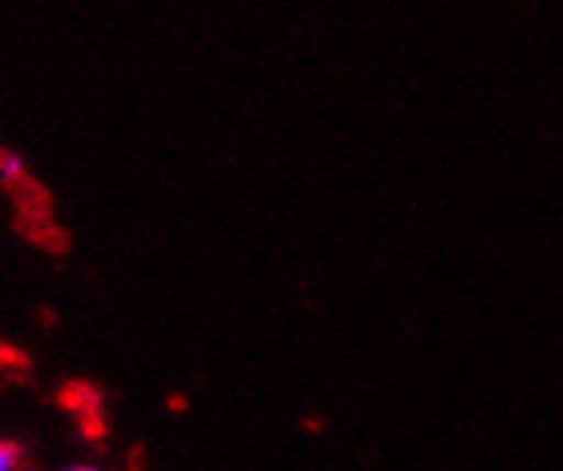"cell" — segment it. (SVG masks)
<instances>
[{
	"instance_id": "cell-2",
	"label": "cell",
	"mask_w": 563,
	"mask_h": 471,
	"mask_svg": "<svg viewBox=\"0 0 563 471\" xmlns=\"http://www.w3.org/2000/svg\"><path fill=\"white\" fill-rule=\"evenodd\" d=\"M18 468V451L11 445H0V471H14Z\"/></svg>"
},
{
	"instance_id": "cell-1",
	"label": "cell",
	"mask_w": 563,
	"mask_h": 471,
	"mask_svg": "<svg viewBox=\"0 0 563 471\" xmlns=\"http://www.w3.org/2000/svg\"><path fill=\"white\" fill-rule=\"evenodd\" d=\"M24 175H27V167L18 154H11V151L0 154V182L18 185V182H24Z\"/></svg>"
},
{
	"instance_id": "cell-3",
	"label": "cell",
	"mask_w": 563,
	"mask_h": 471,
	"mask_svg": "<svg viewBox=\"0 0 563 471\" xmlns=\"http://www.w3.org/2000/svg\"><path fill=\"white\" fill-rule=\"evenodd\" d=\"M62 471H99L96 464H73V468H62Z\"/></svg>"
}]
</instances>
